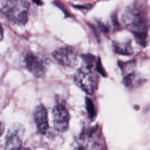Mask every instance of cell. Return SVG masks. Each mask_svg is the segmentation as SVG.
<instances>
[{"label":"cell","instance_id":"5","mask_svg":"<svg viewBox=\"0 0 150 150\" xmlns=\"http://www.w3.org/2000/svg\"><path fill=\"white\" fill-rule=\"evenodd\" d=\"M54 127L59 132H65L70 121V115L63 103H57L52 110Z\"/></svg>","mask_w":150,"mask_h":150},{"label":"cell","instance_id":"8","mask_svg":"<svg viewBox=\"0 0 150 150\" xmlns=\"http://www.w3.org/2000/svg\"><path fill=\"white\" fill-rule=\"evenodd\" d=\"M23 128L19 125H15L10 127L6 137L5 146L7 150L18 149L21 146V137L23 136Z\"/></svg>","mask_w":150,"mask_h":150},{"label":"cell","instance_id":"12","mask_svg":"<svg viewBox=\"0 0 150 150\" xmlns=\"http://www.w3.org/2000/svg\"><path fill=\"white\" fill-rule=\"evenodd\" d=\"M86 109L89 119L92 120V119L95 118V116H96V110H95L93 101L90 98H86Z\"/></svg>","mask_w":150,"mask_h":150},{"label":"cell","instance_id":"3","mask_svg":"<svg viewBox=\"0 0 150 150\" xmlns=\"http://www.w3.org/2000/svg\"><path fill=\"white\" fill-rule=\"evenodd\" d=\"M76 84L85 92L93 93L98 85V77L92 67H82L77 70L74 76Z\"/></svg>","mask_w":150,"mask_h":150},{"label":"cell","instance_id":"2","mask_svg":"<svg viewBox=\"0 0 150 150\" xmlns=\"http://www.w3.org/2000/svg\"><path fill=\"white\" fill-rule=\"evenodd\" d=\"M29 4L26 0H6L1 6V13L15 24L25 25L29 18Z\"/></svg>","mask_w":150,"mask_h":150},{"label":"cell","instance_id":"6","mask_svg":"<svg viewBox=\"0 0 150 150\" xmlns=\"http://www.w3.org/2000/svg\"><path fill=\"white\" fill-rule=\"evenodd\" d=\"M53 57L63 66L73 67L77 64V53L72 47L64 46L57 48L53 53Z\"/></svg>","mask_w":150,"mask_h":150},{"label":"cell","instance_id":"14","mask_svg":"<svg viewBox=\"0 0 150 150\" xmlns=\"http://www.w3.org/2000/svg\"><path fill=\"white\" fill-rule=\"evenodd\" d=\"M96 70H98V73L102 75L103 76H106V73H105V70H103L102 67V64H101V62H100V59L98 58V61L96 62Z\"/></svg>","mask_w":150,"mask_h":150},{"label":"cell","instance_id":"11","mask_svg":"<svg viewBox=\"0 0 150 150\" xmlns=\"http://www.w3.org/2000/svg\"><path fill=\"white\" fill-rule=\"evenodd\" d=\"M139 82V79H138L137 75L134 70L123 75V83L126 87H133L135 85H137Z\"/></svg>","mask_w":150,"mask_h":150},{"label":"cell","instance_id":"9","mask_svg":"<svg viewBox=\"0 0 150 150\" xmlns=\"http://www.w3.org/2000/svg\"><path fill=\"white\" fill-rule=\"evenodd\" d=\"M34 120L38 131L44 135L48 130V114L46 109L42 105H39L36 107L34 111Z\"/></svg>","mask_w":150,"mask_h":150},{"label":"cell","instance_id":"16","mask_svg":"<svg viewBox=\"0 0 150 150\" xmlns=\"http://www.w3.org/2000/svg\"><path fill=\"white\" fill-rule=\"evenodd\" d=\"M32 1H33V2H35V4H38V5H42V2L41 0H32Z\"/></svg>","mask_w":150,"mask_h":150},{"label":"cell","instance_id":"17","mask_svg":"<svg viewBox=\"0 0 150 150\" xmlns=\"http://www.w3.org/2000/svg\"><path fill=\"white\" fill-rule=\"evenodd\" d=\"M3 38V29L1 28V40H2Z\"/></svg>","mask_w":150,"mask_h":150},{"label":"cell","instance_id":"4","mask_svg":"<svg viewBox=\"0 0 150 150\" xmlns=\"http://www.w3.org/2000/svg\"><path fill=\"white\" fill-rule=\"evenodd\" d=\"M99 127L86 129L79 136V146L77 149H103Z\"/></svg>","mask_w":150,"mask_h":150},{"label":"cell","instance_id":"13","mask_svg":"<svg viewBox=\"0 0 150 150\" xmlns=\"http://www.w3.org/2000/svg\"><path fill=\"white\" fill-rule=\"evenodd\" d=\"M82 59L83 60L84 63L86 64V67H92L94 66V64L95 62V56H93L92 54H83V55L81 56Z\"/></svg>","mask_w":150,"mask_h":150},{"label":"cell","instance_id":"15","mask_svg":"<svg viewBox=\"0 0 150 150\" xmlns=\"http://www.w3.org/2000/svg\"><path fill=\"white\" fill-rule=\"evenodd\" d=\"M98 26H99V28L103 31V32H105L108 31V29L106 28V26H105V25H104L103 23H102L101 22H99V21H98Z\"/></svg>","mask_w":150,"mask_h":150},{"label":"cell","instance_id":"1","mask_svg":"<svg viewBox=\"0 0 150 150\" xmlns=\"http://www.w3.org/2000/svg\"><path fill=\"white\" fill-rule=\"evenodd\" d=\"M124 24L131 31L136 42L142 46L147 43L149 18L144 2L135 1L129 5L122 14Z\"/></svg>","mask_w":150,"mask_h":150},{"label":"cell","instance_id":"10","mask_svg":"<svg viewBox=\"0 0 150 150\" xmlns=\"http://www.w3.org/2000/svg\"><path fill=\"white\" fill-rule=\"evenodd\" d=\"M113 48L114 52L122 55H131L133 54V47H132L131 41L128 40L127 42H114L113 43Z\"/></svg>","mask_w":150,"mask_h":150},{"label":"cell","instance_id":"7","mask_svg":"<svg viewBox=\"0 0 150 150\" xmlns=\"http://www.w3.org/2000/svg\"><path fill=\"white\" fill-rule=\"evenodd\" d=\"M23 64L37 78H42L46 73V66L44 62L42 59L33 54H28L25 56Z\"/></svg>","mask_w":150,"mask_h":150}]
</instances>
